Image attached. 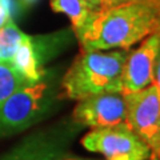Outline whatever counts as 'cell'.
Returning a JSON list of instances; mask_svg holds the SVG:
<instances>
[{"instance_id": "3", "label": "cell", "mask_w": 160, "mask_h": 160, "mask_svg": "<svg viewBox=\"0 0 160 160\" xmlns=\"http://www.w3.org/2000/svg\"><path fill=\"white\" fill-rule=\"evenodd\" d=\"M55 78L47 71L39 82L24 84L0 106V138L26 131L55 111L63 96Z\"/></svg>"}, {"instance_id": "13", "label": "cell", "mask_w": 160, "mask_h": 160, "mask_svg": "<svg viewBox=\"0 0 160 160\" xmlns=\"http://www.w3.org/2000/svg\"><path fill=\"white\" fill-rule=\"evenodd\" d=\"M152 78H153V84L158 87L159 92H160V43H159V48H158L156 58H155V62H153Z\"/></svg>"}, {"instance_id": "8", "label": "cell", "mask_w": 160, "mask_h": 160, "mask_svg": "<svg viewBox=\"0 0 160 160\" xmlns=\"http://www.w3.org/2000/svg\"><path fill=\"white\" fill-rule=\"evenodd\" d=\"M160 43V32L152 33L139 43V47L128 51L122 73V93H131L153 83V62Z\"/></svg>"}, {"instance_id": "6", "label": "cell", "mask_w": 160, "mask_h": 160, "mask_svg": "<svg viewBox=\"0 0 160 160\" xmlns=\"http://www.w3.org/2000/svg\"><path fill=\"white\" fill-rule=\"evenodd\" d=\"M82 146L103 155L106 160H148L151 151L128 124L120 123L107 128H95L82 139Z\"/></svg>"}, {"instance_id": "5", "label": "cell", "mask_w": 160, "mask_h": 160, "mask_svg": "<svg viewBox=\"0 0 160 160\" xmlns=\"http://www.w3.org/2000/svg\"><path fill=\"white\" fill-rule=\"evenodd\" d=\"M82 128L71 119L33 132L3 155L0 160H56L68 152V147Z\"/></svg>"}, {"instance_id": "14", "label": "cell", "mask_w": 160, "mask_h": 160, "mask_svg": "<svg viewBox=\"0 0 160 160\" xmlns=\"http://www.w3.org/2000/svg\"><path fill=\"white\" fill-rule=\"evenodd\" d=\"M0 3L3 4V7L6 8V11L8 12L9 18L13 20V18L16 16V13L19 12V4L16 0H0Z\"/></svg>"}, {"instance_id": "15", "label": "cell", "mask_w": 160, "mask_h": 160, "mask_svg": "<svg viewBox=\"0 0 160 160\" xmlns=\"http://www.w3.org/2000/svg\"><path fill=\"white\" fill-rule=\"evenodd\" d=\"M129 2H135V0H100V8H109V7L120 6V4L129 3Z\"/></svg>"}, {"instance_id": "17", "label": "cell", "mask_w": 160, "mask_h": 160, "mask_svg": "<svg viewBox=\"0 0 160 160\" xmlns=\"http://www.w3.org/2000/svg\"><path fill=\"white\" fill-rule=\"evenodd\" d=\"M56 160H96V159H87V158H80V156H75V155H71V153H63L62 156Z\"/></svg>"}, {"instance_id": "4", "label": "cell", "mask_w": 160, "mask_h": 160, "mask_svg": "<svg viewBox=\"0 0 160 160\" xmlns=\"http://www.w3.org/2000/svg\"><path fill=\"white\" fill-rule=\"evenodd\" d=\"M126 123L148 146L149 158H160V92L152 83L136 92L126 93Z\"/></svg>"}, {"instance_id": "18", "label": "cell", "mask_w": 160, "mask_h": 160, "mask_svg": "<svg viewBox=\"0 0 160 160\" xmlns=\"http://www.w3.org/2000/svg\"><path fill=\"white\" fill-rule=\"evenodd\" d=\"M86 2H87L91 7H93L95 9H99V8H100V0H86Z\"/></svg>"}, {"instance_id": "11", "label": "cell", "mask_w": 160, "mask_h": 160, "mask_svg": "<svg viewBox=\"0 0 160 160\" xmlns=\"http://www.w3.org/2000/svg\"><path fill=\"white\" fill-rule=\"evenodd\" d=\"M24 33L12 19H9L0 28V63L11 64L13 55L16 52L20 43L23 42Z\"/></svg>"}, {"instance_id": "1", "label": "cell", "mask_w": 160, "mask_h": 160, "mask_svg": "<svg viewBox=\"0 0 160 160\" xmlns=\"http://www.w3.org/2000/svg\"><path fill=\"white\" fill-rule=\"evenodd\" d=\"M156 32H160V0H135L96 9L75 35L82 51H128Z\"/></svg>"}, {"instance_id": "10", "label": "cell", "mask_w": 160, "mask_h": 160, "mask_svg": "<svg viewBox=\"0 0 160 160\" xmlns=\"http://www.w3.org/2000/svg\"><path fill=\"white\" fill-rule=\"evenodd\" d=\"M51 8L55 12L64 13L72 23V31L76 33L96 11L86 0H51Z\"/></svg>"}, {"instance_id": "19", "label": "cell", "mask_w": 160, "mask_h": 160, "mask_svg": "<svg viewBox=\"0 0 160 160\" xmlns=\"http://www.w3.org/2000/svg\"><path fill=\"white\" fill-rule=\"evenodd\" d=\"M19 2L23 7H29V6H32L33 3H36L38 0H19Z\"/></svg>"}, {"instance_id": "7", "label": "cell", "mask_w": 160, "mask_h": 160, "mask_svg": "<svg viewBox=\"0 0 160 160\" xmlns=\"http://www.w3.org/2000/svg\"><path fill=\"white\" fill-rule=\"evenodd\" d=\"M72 120L82 127L107 128L126 122V102L123 93H99L79 100Z\"/></svg>"}, {"instance_id": "20", "label": "cell", "mask_w": 160, "mask_h": 160, "mask_svg": "<svg viewBox=\"0 0 160 160\" xmlns=\"http://www.w3.org/2000/svg\"><path fill=\"white\" fill-rule=\"evenodd\" d=\"M151 160H160V158H149Z\"/></svg>"}, {"instance_id": "12", "label": "cell", "mask_w": 160, "mask_h": 160, "mask_svg": "<svg viewBox=\"0 0 160 160\" xmlns=\"http://www.w3.org/2000/svg\"><path fill=\"white\" fill-rule=\"evenodd\" d=\"M28 82L11 64L0 63V106Z\"/></svg>"}, {"instance_id": "2", "label": "cell", "mask_w": 160, "mask_h": 160, "mask_svg": "<svg viewBox=\"0 0 160 160\" xmlns=\"http://www.w3.org/2000/svg\"><path fill=\"white\" fill-rule=\"evenodd\" d=\"M127 56L126 49L82 51L60 82L62 95L79 102L99 93H122V73Z\"/></svg>"}, {"instance_id": "9", "label": "cell", "mask_w": 160, "mask_h": 160, "mask_svg": "<svg viewBox=\"0 0 160 160\" xmlns=\"http://www.w3.org/2000/svg\"><path fill=\"white\" fill-rule=\"evenodd\" d=\"M11 66H13L24 76L28 83H36L46 75L47 69H44L42 62L35 49L32 36L26 35L23 42L20 43L16 52L13 55Z\"/></svg>"}, {"instance_id": "16", "label": "cell", "mask_w": 160, "mask_h": 160, "mask_svg": "<svg viewBox=\"0 0 160 160\" xmlns=\"http://www.w3.org/2000/svg\"><path fill=\"white\" fill-rule=\"evenodd\" d=\"M9 19H11V18H9L8 12L6 11V8L3 7V4L0 3V28H2V27L4 26V24H6V23L8 22Z\"/></svg>"}]
</instances>
